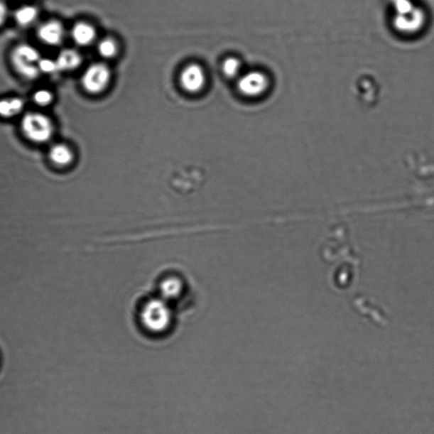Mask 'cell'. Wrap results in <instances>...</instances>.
Listing matches in <instances>:
<instances>
[{
  "label": "cell",
  "mask_w": 434,
  "mask_h": 434,
  "mask_svg": "<svg viewBox=\"0 0 434 434\" xmlns=\"http://www.w3.org/2000/svg\"><path fill=\"white\" fill-rule=\"evenodd\" d=\"M390 29L406 39L422 36L431 23V13L422 0H385Z\"/></svg>",
  "instance_id": "1"
},
{
  "label": "cell",
  "mask_w": 434,
  "mask_h": 434,
  "mask_svg": "<svg viewBox=\"0 0 434 434\" xmlns=\"http://www.w3.org/2000/svg\"><path fill=\"white\" fill-rule=\"evenodd\" d=\"M21 129L29 141L38 144L49 142L55 133L50 118L40 112L26 113L21 119Z\"/></svg>",
  "instance_id": "2"
},
{
  "label": "cell",
  "mask_w": 434,
  "mask_h": 434,
  "mask_svg": "<svg viewBox=\"0 0 434 434\" xmlns=\"http://www.w3.org/2000/svg\"><path fill=\"white\" fill-rule=\"evenodd\" d=\"M41 59L40 53L36 48L28 43L16 45L11 54L13 67L20 76L28 80H34L40 75L38 63Z\"/></svg>",
  "instance_id": "3"
},
{
  "label": "cell",
  "mask_w": 434,
  "mask_h": 434,
  "mask_svg": "<svg viewBox=\"0 0 434 434\" xmlns=\"http://www.w3.org/2000/svg\"><path fill=\"white\" fill-rule=\"evenodd\" d=\"M112 72L107 65L94 63L83 72L81 83L83 89L91 94H99L107 89L111 82Z\"/></svg>",
  "instance_id": "4"
},
{
  "label": "cell",
  "mask_w": 434,
  "mask_h": 434,
  "mask_svg": "<svg viewBox=\"0 0 434 434\" xmlns=\"http://www.w3.org/2000/svg\"><path fill=\"white\" fill-rule=\"evenodd\" d=\"M270 85L268 76L261 71H251L239 79L238 89L246 97H258L265 93Z\"/></svg>",
  "instance_id": "5"
},
{
  "label": "cell",
  "mask_w": 434,
  "mask_h": 434,
  "mask_svg": "<svg viewBox=\"0 0 434 434\" xmlns=\"http://www.w3.org/2000/svg\"><path fill=\"white\" fill-rule=\"evenodd\" d=\"M180 85L190 94L199 93L204 89L206 76L202 67L198 64H190L180 74Z\"/></svg>",
  "instance_id": "6"
},
{
  "label": "cell",
  "mask_w": 434,
  "mask_h": 434,
  "mask_svg": "<svg viewBox=\"0 0 434 434\" xmlns=\"http://www.w3.org/2000/svg\"><path fill=\"white\" fill-rule=\"evenodd\" d=\"M65 28L59 21L50 20L38 26L37 36L43 43L49 46H59L63 43Z\"/></svg>",
  "instance_id": "7"
},
{
  "label": "cell",
  "mask_w": 434,
  "mask_h": 434,
  "mask_svg": "<svg viewBox=\"0 0 434 434\" xmlns=\"http://www.w3.org/2000/svg\"><path fill=\"white\" fill-rule=\"evenodd\" d=\"M71 34L73 41L81 47L91 45L97 37L94 26L86 21H78L74 24Z\"/></svg>",
  "instance_id": "8"
},
{
  "label": "cell",
  "mask_w": 434,
  "mask_h": 434,
  "mask_svg": "<svg viewBox=\"0 0 434 434\" xmlns=\"http://www.w3.org/2000/svg\"><path fill=\"white\" fill-rule=\"evenodd\" d=\"M60 72H70L77 69L82 63V56L74 49H65L60 52L56 58Z\"/></svg>",
  "instance_id": "9"
},
{
  "label": "cell",
  "mask_w": 434,
  "mask_h": 434,
  "mask_svg": "<svg viewBox=\"0 0 434 434\" xmlns=\"http://www.w3.org/2000/svg\"><path fill=\"white\" fill-rule=\"evenodd\" d=\"M49 158L53 164L67 166L72 163L74 153L67 144L58 143L50 147Z\"/></svg>",
  "instance_id": "10"
},
{
  "label": "cell",
  "mask_w": 434,
  "mask_h": 434,
  "mask_svg": "<svg viewBox=\"0 0 434 434\" xmlns=\"http://www.w3.org/2000/svg\"><path fill=\"white\" fill-rule=\"evenodd\" d=\"M25 102L20 97H7L0 99V117L11 119L23 112Z\"/></svg>",
  "instance_id": "11"
},
{
  "label": "cell",
  "mask_w": 434,
  "mask_h": 434,
  "mask_svg": "<svg viewBox=\"0 0 434 434\" xmlns=\"http://www.w3.org/2000/svg\"><path fill=\"white\" fill-rule=\"evenodd\" d=\"M38 9L33 6H21L17 9L14 14L16 23L23 28L33 25L38 20Z\"/></svg>",
  "instance_id": "12"
},
{
  "label": "cell",
  "mask_w": 434,
  "mask_h": 434,
  "mask_svg": "<svg viewBox=\"0 0 434 434\" xmlns=\"http://www.w3.org/2000/svg\"><path fill=\"white\" fill-rule=\"evenodd\" d=\"M98 52L104 59H112L117 55L118 46L114 39L105 38L98 43Z\"/></svg>",
  "instance_id": "13"
},
{
  "label": "cell",
  "mask_w": 434,
  "mask_h": 434,
  "mask_svg": "<svg viewBox=\"0 0 434 434\" xmlns=\"http://www.w3.org/2000/svg\"><path fill=\"white\" fill-rule=\"evenodd\" d=\"M242 64L236 57H229L222 65V71L227 77L232 78L239 75Z\"/></svg>",
  "instance_id": "14"
},
{
  "label": "cell",
  "mask_w": 434,
  "mask_h": 434,
  "mask_svg": "<svg viewBox=\"0 0 434 434\" xmlns=\"http://www.w3.org/2000/svg\"><path fill=\"white\" fill-rule=\"evenodd\" d=\"M33 100L34 104H36L38 107H46L54 100V95H53L50 90L45 89H38L34 92Z\"/></svg>",
  "instance_id": "15"
},
{
  "label": "cell",
  "mask_w": 434,
  "mask_h": 434,
  "mask_svg": "<svg viewBox=\"0 0 434 434\" xmlns=\"http://www.w3.org/2000/svg\"><path fill=\"white\" fill-rule=\"evenodd\" d=\"M39 72L46 75H55L60 72L58 65L55 60L49 58H42L38 63Z\"/></svg>",
  "instance_id": "16"
},
{
  "label": "cell",
  "mask_w": 434,
  "mask_h": 434,
  "mask_svg": "<svg viewBox=\"0 0 434 434\" xmlns=\"http://www.w3.org/2000/svg\"><path fill=\"white\" fill-rule=\"evenodd\" d=\"M7 16H8L7 6L6 3L3 1V0H0V26H2L4 23H6Z\"/></svg>",
  "instance_id": "17"
}]
</instances>
